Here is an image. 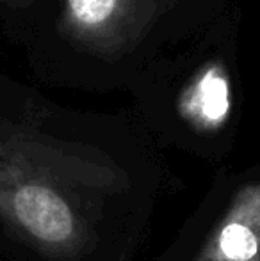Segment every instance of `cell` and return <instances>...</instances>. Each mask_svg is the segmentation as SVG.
Returning a JSON list of instances; mask_svg holds the SVG:
<instances>
[{
  "label": "cell",
  "mask_w": 260,
  "mask_h": 261,
  "mask_svg": "<svg viewBox=\"0 0 260 261\" xmlns=\"http://www.w3.org/2000/svg\"><path fill=\"white\" fill-rule=\"evenodd\" d=\"M61 151L0 126V219L54 256L73 254L86 238L82 215L57 174Z\"/></svg>",
  "instance_id": "6da1fadb"
},
{
  "label": "cell",
  "mask_w": 260,
  "mask_h": 261,
  "mask_svg": "<svg viewBox=\"0 0 260 261\" xmlns=\"http://www.w3.org/2000/svg\"><path fill=\"white\" fill-rule=\"evenodd\" d=\"M0 2L4 4V6H7L9 9H25V7H29L31 4H34L36 0H0Z\"/></svg>",
  "instance_id": "5b68a950"
},
{
  "label": "cell",
  "mask_w": 260,
  "mask_h": 261,
  "mask_svg": "<svg viewBox=\"0 0 260 261\" xmlns=\"http://www.w3.org/2000/svg\"><path fill=\"white\" fill-rule=\"evenodd\" d=\"M180 114L200 132H212L226 121L232 109V89L226 68L212 61L184 89L178 103Z\"/></svg>",
  "instance_id": "277c9868"
},
{
  "label": "cell",
  "mask_w": 260,
  "mask_h": 261,
  "mask_svg": "<svg viewBox=\"0 0 260 261\" xmlns=\"http://www.w3.org/2000/svg\"><path fill=\"white\" fill-rule=\"evenodd\" d=\"M196 261H260V183L237 192Z\"/></svg>",
  "instance_id": "3957f363"
},
{
  "label": "cell",
  "mask_w": 260,
  "mask_h": 261,
  "mask_svg": "<svg viewBox=\"0 0 260 261\" xmlns=\"http://www.w3.org/2000/svg\"><path fill=\"white\" fill-rule=\"evenodd\" d=\"M175 0H64L59 31L100 59L123 57L145 39Z\"/></svg>",
  "instance_id": "7a4b0ae2"
}]
</instances>
